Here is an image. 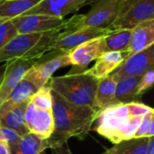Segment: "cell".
I'll list each match as a JSON object with an SVG mask.
<instances>
[{
  "instance_id": "cell-1",
  "label": "cell",
  "mask_w": 154,
  "mask_h": 154,
  "mask_svg": "<svg viewBox=\"0 0 154 154\" xmlns=\"http://www.w3.org/2000/svg\"><path fill=\"white\" fill-rule=\"evenodd\" d=\"M152 109L138 101L111 105L97 112L91 130L114 144L133 139L144 115Z\"/></svg>"
},
{
  "instance_id": "cell-2",
  "label": "cell",
  "mask_w": 154,
  "mask_h": 154,
  "mask_svg": "<svg viewBox=\"0 0 154 154\" xmlns=\"http://www.w3.org/2000/svg\"><path fill=\"white\" fill-rule=\"evenodd\" d=\"M51 100L54 120V131L49 138L51 148L66 143L70 137L83 140L91 130L97 110L91 106L71 104L52 90Z\"/></svg>"
},
{
  "instance_id": "cell-3",
  "label": "cell",
  "mask_w": 154,
  "mask_h": 154,
  "mask_svg": "<svg viewBox=\"0 0 154 154\" xmlns=\"http://www.w3.org/2000/svg\"><path fill=\"white\" fill-rule=\"evenodd\" d=\"M97 84L98 79L85 74L83 71L69 73L60 77H51L47 83L53 92L66 101L74 105L91 107L94 106Z\"/></svg>"
},
{
  "instance_id": "cell-4",
  "label": "cell",
  "mask_w": 154,
  "mask_h": 154,
  "mask_svg": "<svg viewBox=\"0 0 154 154\" xmlns=\"http://www.w3.org/2000/svg\"><path fill=\"white\" fill-rule=\"evenodd\" d=\"M85 14H74L69 18L73 28L95 27L109 29L120 14L124 0H96Z\"/></svg>"
},
{
  "instance_id": "cell-5",
  "label": "cell",
  "mask_w": 154,
  "mask_h": 154,
  "mask_svg": "<svg viewBox=\"0 0 154 154\" xmlns=\"http://www.w3.org/2000/svg\"><path fill=\"white\" fill-rule=\"evenodd\" d=\"M71 65L69 51L53 50L44 53L35 60L23 79L33 84L38 89L45 86L53 73L60 68Z\"/></svg>"
},
{
  "instance_id": "cell-6",
  "label": "cell",
  "mask_w": 154,
  "mask_h": 154,
  "mask_svg": "<svg viewBox=\"0 0 154 154\" xmlns=\"http://www.w3.org/2000/svg\"><path fill=\"white\" fill-rule=\"evenodd\" d=\"M149 20H154V0L124 1L120 14L109 29L112 31L132 30Z\"/></svg>"
},
{
  "instance_id": "cell-7",
  "label": "cell",
  "mask_w": 154,
  "mask_h": 154,
  "mask_svg": "<svg viewBox=\"0 0 154 154\" xmlns=\"http://www.w3.org/2000/svg\"><path fill=\"white\" fill-rule=\"evenodd\" d=\"M104 37L105 36L88 41L69 51V60L71 65L74 67L69 73H79L84 71L85 68L93 60H96L106 52Z\"/></svg>"
},
{
  "instance_id": "cell-8",
  "label": "cell",
  "mask_w": 154,
  "mask_h": 154,
  "mask_svg": "<svg viewBox=\"0 0 154 154\" xmlns=\"http://www.w3.org/2000/svg\"><path fill=\"white\" fill-rule=\"evenodd\" d=\"M154 66V46L134 53L125 58L121 65L116 69L110 75L116 80L126 76L142 77L146 71L153 69Z\"/></svg>"
},
{
  "instance_id": "cell-9",
  "label": "cell",
  "mask_w": 154,
  "mask_h": 154,
  "mask_svg": "<svg viewBox=\"0 0 154 154\" xmlns=\"http://www.w3.org/2000/svg\"><path fill=\"white\" fill-rule=\"evenodd\" d=\"M12 20L18 34L43 32L66 23L67 20L47 14H33L16 16Z\"/></svg>"
},
{
  "instance_id": "cell-10",
  "label": "cell",
  "mask_w": 154,
  "mask_h": 154,
  "mask_svg": "<svg viewBox=\"0 0 154 154\" xmlns=\"http://www.w3.org/2000/svg\"><path fill=\"white\" fill-rule=\"evenodd\" d=\"M24 120L29 132L42 139L50 138L54 131L52 110L37 108L30 101L26 106Z\"/></svg>"
},
{
  "instance_id": "cell-11",
  "label": "cell",
  "mask_w": 154,
  "mask_h": 154,
  "mask_svg": "<svg viewBox=\"0 0 154 154\" xmlns=\"http://www.w3.org/2000/svg\"><path fill=\"white\" fill-rule=\"evenodd\" d=\"M34 60L18 58L5 62L3 79L0 84V106L7 100L11 91L34 64Z\"/></svg>"
},
{
  "instance_id": "cell-12",
  "label": "cell",
  "mask_w": 154,
  "mask_h": 154,
  "mask_svg": "<svg viewBox=\"0 0 154 154\" xmlns=\"http://www.w3.org/2000/svg\"><path fill=\"white\" fill-rule=\"evenodd\" d=\"M96 0H42L23 14H41L64 18L66 15L76 13L86 5L92 4Z\"/></svg>"
},
{
  "instance_id": "cell-13",
  "label": "cell",
  "mask_w": 154,
  "mask_h": 154,
  "mask_svg": "<svg viewBox=\"0 0 154 154\" xmlns=\"http://www.w3.org/2000/svg\"><path fill=\"white\" fill-rule=\"evenodd\" d=\"M28 102L29 100L14 104L9 100H5L0 106V126L11 129L21 136L30 133L24 120Z\"/></svg>"
},
{
  "instance_id": "cell-14",
  "label": "cell",
  "mask_w": 154,
  "mask_h": 154,
  "mask_svg": "<svg viewBox=\"0 0 154 154\" xmlns=\"http://www.w3.org/2000/svg\"><path fill=\"white\" fill-rule=\"evenodd\" d=\"M110 29H101L95 27H82L65 34L59 38L51 47V51L61 50L69 51L73 48L96 38L103 37L111 32Z\"/></svg>"
},
{
  "instance_id": "cell-15",
  "label": "cell",
  "mask_w": 154,
  "mask_h": 154,
  "mask_svg": "<svg viewBox=\"0 0 154 154\" xmlns=\"http://www.w3.org/2000/svg\"><path fill=\"white\" fill-rule=\"evenodd\" d=\"M73 31H75V29L70 23L69 19H68L65 24L60 27H57L55 29H51V30L42 32L41 36L39 37L38 41L33 45V47L31 50H29L22 58L28 59V60H38L44 53L51 51V45L59 38Z\"/></svg>"
},
{
  "instance_id": "cell-16",
  "label": "cell",
  "mask_w": 154,
  "mask_h": 154,
  "mask_svg": "<svg viewBox=\"0 0 154 154\" xmlns=\"http://www.w3.org/2000/svg\"><path fill=\"white\" fill-rule=\"evenodd\" d=\"M42 32L17 34L5 45L0 48V63L23 57L38 41Z\"/></svg>"
},
{
  "instance_id": "cell-17",
  "label": "cell",
  "mask_w": 154,
  "mask_h": 154,
  "mask_svg": "<svg viewBox=\"0 0 154 154\" xmlns=\"http://www.w3.org/2000/svg\"><path fill=\"white\" fill-rule=\"evenodd\" d=\"M126 53L120 51H106L96 60L93 67L83 72L97 79L108 77L125 60Z\"/></svg>"
},
{
  "instance_id": "cell-18",
  "label": "cell",
  "mask_w": 154,
  "mask_h": 154,
  "mask_svg": "<svg viewBox=\"0 0 154 154\" xmlns=\"http://www.w3.org/2000/svg\"><path fill=\"white\" fill-rule=\"evenodd\" d=\"M154 43V20L145 21L131 30V39L126 57L142 51Z\"/></svg>"
},
{
  "instance_id": "cell-19",
  "label": "cell",
  "mask_w": 154,
  "mask_h": 154,
  "mask_svg": "<svg viewBox=\"0 0 154 154\" xmlns=\"http://www.w3.org/2000/svg\"><path fill=\"white\" fill-rule=\"evenodd\" d=\"M10 154H42L51 148L50 139H42L36 134L28 133L21 137L18 143L8 147Z\"/></svg>"
},
{
  "instance_id": "cell-20",
  "label": "cell",
  "mask_w": 154,
  "mask_h": 154,
  "mask_svg": "<svg viewBox=\"0 0 154 154\" xmlns=\"http://www.w3.org/2000/svg\"><path fill=\"white\" fill-rule=\"evenodd\" d=\"M116 83L117 80L112 75L98 80L93 106L97 112L116 104L115 99Z\"/></svg>"
},
{
  "instance_id": "cell-21",
  "label": "cell",
  "mask_w": 154,
  "mask_h": 154,
  "mask_svg": "<svg viewBox=\"0 0 154 154\" xmlns=\"http://www.w3.org/2000/svg\"><path fill=\"white\" fill-rule=\"evenodd\" d=\"M141 77L134 76H126L123 77L117 80L116 88V103H130L136 101L139 97L137 95V86Z\"/></svg>"
},
{
  "instance_id": "cell-22",
  "label": "cell",
  "mask_w": 154,
  "mask_h": 154,
  "mask_svg": "<svg viewBox=\"0 0 154 154\" xmlns=\"http://www.w3.org/2000/svg\"><path fill=\"white\" fill-rule=\"evenodd\" d=\"M42 0H0V17L13 19L34 7Z\"/></svg>"
},
{
  "instance_id": "cell-23",
  "label": "cell",
  "mask_w": 154,
  "mask_h": 154,
  "mask_svg": "<svg viewBox=\"0 0 154 154\" xmlns=\"http://www.w3.org/2000/svg\"><path fill=\"white\" fill-rule=\"evenodd\" d=\"M149 138H133L123 141L107 149L102 154H146Z\"/></svg>"
},
{
  "instance_id": "cell-24",
  "label": "cell",
  "mask_w": 154,
  "mask_h": 154,
  "mask_svg": "<svg viewBox=\"0 0 154 154\" xmlns=\"http://www.w3.org/2000/svg\"><path fill=\"white\" fill-rule=\"evenodd\" d=\"M131 39V30L112 31L104 37L106 51L127 52Z\"/></svg>"
},
{
  "instance_id": "cell-25",
  "label": "cell",
  "mask_w": 154,
  "mask_h": 154,
  "mask_svg": "<svg viewBox=\"0 0 154 154\" xmlns=\"http://www.w3.org/2000/svg\"><path fill=\"white\" fill-rule=\"evenodd\" d=\"M37 90L38 88L33 84L23 78L13 88L7 100L14 104L23 103L28 101Z\"/></svg>"
},
{
  "instance_id": "cell-26",
  "label": "cell",
  "mask_w": 154,
  "mask_h": 154,
  "mask_svg": "<svg viewBox=\"0 0 154 154\" xmlns=\"http://www.w3.org/2000/svg\"><path fill=\"white\" fill-rule=\"evenodd\" d=\"M29 101L37 108L51 109L52 100L51 88L47 84L42 87L30 97Z\"/></svg>"
},
{
  "instance_id": "cell-27",
  "label": "cell",
  "mask_w": 154,
  "mask_h": 154,
  "mask_svg": "<svg viewBox=\"0 0 154 154\" xmlns=\"http://www.w3.org/2000/svg\"><path fill=\"white\" fill-rule=\"evenodd\" d=\"M18 34L11 19L0 17V48L5 45Z\"/></svg>"
},
{
  "instance_id": "cell-28",
  "label": "cell",
  "mask_w": 154,
  "mask_h": 154,
  "mask_svg": "<svg viewBox=\"0 0 154 154\" xmlns=\"http://www.w3.org/2000/svg\"><path fill=\"white\" fill-rule=\"evenodd\" d=\"M154 124V110L152 109L148 113H146L138 126L136 133L134 134V138H143V137H147L149 129L151 125Z\"/></svg>"
},
{
  "instance_id": "cell-29",
  "label": "cell",
  "mask_w": 154,
  "mask_h": 154,
  "mask_svg": "<svg viewBox=\"0 0 154 154\" xmlns=\"http://www.w3.org/2000/svg\"><path fill=\"white\" fill-rule=\"evenodd\" d=\"M154 82V71L153 69H149L146 71L142 77L139 81V84L137 86V95L141 97L143 94H144L147 90H149Z\"/></svg>"
},
{
  "instance_id": "cell-30",
  "label": "cell",
  "mask_w": 154,
  "mask_h": 154,
  "mask_svg": "<svg viewBox=\"0 0 154 154\" xmlns=\"http://www.w3.org/2000/svg\"><path fill=\"white\" fill-rule=\"evenodd\" d=\"M21 135H19L16 132L0 126V143L6 144L8 147L15 144L21 139Z\"/></svg>"
},
{
  "instance_id": "cell-31",
  "label": "cell",
  "mask_w": 154,
  "mask_h": 154,
  "mask_svg": "<svg viewBox=\"0 0 154 154\" xmlns=\"http://www.w3.org/2000/svg\"><path fill=\"white\" fill-rule=\"evenodd\" d=\"M51 154H72L68 143H60L53 148H51Z\"/></svg>"
},
{
  "instance_id": "cell-32",
  "label": "cell",
  "mask_w": 154,
  "mask_h": 154,
  "mask_svg": "<svg viewBox=\"0 0 154 154\" xmlns=\"http://www.w3.org/2000/svg\"><path fill=\"white\" fill-rule=\"evenodd\" d=\"M146 154H154V139L153 137L149 138V143L147 146V152Z\"/></svg>"
},
{
  "instance_id": "cell-33",
  "label": "cell",
  "mask_w": 154,
  "mask_h": 154,
  "mask_svg": "<svg viewBox=\"0 0 154 154\" xmlns=\"http://www.w3.org/2000/svg\"><path fill=\"white\" fill-rule=\"evenodd\" d=\"M5 66H0V84H1V81H2V79H3V75H4V70H5Z\"/></svg>"
},
{
  "instance_id": "cell-34",
  "label": "cell",
  "mask_w": 154,
  "mask_h": 154,
  "mask_svg": "<svg viewBox=\"0 0 154 154\" xmlns=\"http://www.w3.org/2000/svg\"><path fill=\"white\" fill-rule=\"evenodd\" d=\"M124 1H128V0H124Z\"/></svg>"
}]
</instances>
